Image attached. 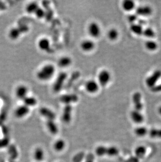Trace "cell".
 <instances>
[{"mask_svg": "<svg viewBox=\"0 0 161 162\" xmlns=\"http://www.w3.org/2000/svg\"><path fill=\"white\" fill-rule=\"evenodd\" d=\"M55 72V66L50 64H48L44 65L37 72V78L40 81H48L53 77Z\"/></svg>", "mask_w": 161, "mask_h": 162, "instance_id": "6da1fadb", "label": "cell"}, {"mask_svg": "<svg viewBox=\"0 0 161 162\" xmlns=\"http://www.w3.org/2000/svg\"><path fill=\"white\" fill-rule=\"evenodd\" d=\"M112 78L111 74L108 70L103 69L99 72L97 77V82L102 87H105L109 83Z\"/></svg>", "mask_w": 161, "mask_h": 162, "instance_id": "7a4b0ae2", "label": "cell"}, {"mask_svg": "<svg viewBox=\"0 0 161 162\" xmlns=\"http://www.w3.org/2000/svg\"><path fill=\"white\" fill-rule=\"evenodd\" d=\"M161 78V70H156L153 73L145 80L146 86L149 88H153L156 86V83Z\"/></svg>", "mask_w": 161, "mask_h": 162, "instance_id": "3957f363", "label": "cell"}, {"mask_svg": "<svg viewBox=\"0 0 161 162\" xmlns=\"http://www.w3.org/2000/svg\"><path fill=\"white\" fill-rule=\"evenodd\" d=\"M88 34L93 38H98L101 34V28L99 24L95 22L90 23L88 28Z\"/></svg>", "mask_w": 161, "mask_h": 162, "instance_id": "277c9868", "label": "cell"}, {"mask_svg": "<svg viewBox=\"0 0 161 162\" xmlns=\"http://www.w3.org/2000/svg\"><path fill=\"white\" fill-rule=\"evenodd\" d=\"M99 87L100 86L97 81L93 79H91L86 81V83L85 84V89L86 91L88 93L91 94H94L98 92V91L99 89Z\"/></svg>", "mask_w": 161, "mask_h": 162, "instance_id": "5b68a950", "label": "cell"}, {"mask_svg": "<svg viewBox=\"0 0 161 162\" xmlns=\"http://www.w3.org/2000/svg\"><path fill=\"white\" fill-rule=\"evenodd\" d=\"M28 89L25 85L18 86L15 90V96L19 99L23 100L28 96Z\"/></svg>", "mask_w": 161, "mask_h": 162, "instance_id": "8992f818", "label": "cell"}, {"mask_svg": "<svg viewBox=\"0 0 161 162\" xmlns=\"http://www.w3.org/2000/svg\"><path fill=\"white\" fill-rule=\"evenodd\" d=\"M66 75L65 73L62 72L59 75L58 77H57L56 81H55L53 86V89L55 91L58 92L61 90L63 85L64 84V81L66 80Z\"/></svg>", "mask_w": 161, "mask_h": 162, "instance_id": "52a82bcc", "label": "cell"}, {"mask_svg": "<svg viewBox=\"0 0 161 162\" xmlns=\"http://www.w3.org/2000/svg\"><path fill=\"white\" fill-rule=\"evenodd\" d=\"M72 108L71 105H66L62 113V120L65 123H69L71 120Z\"/></svg>", "mask_w": 161, "mask_h": 162, "instance_id": "ba28073f", "label": "cell"}, {"mask_svg": "<svg viewBox=\"0 0 161 162\" xmlns=\"http://www.w3.org/2000/svg\"><path fill=\"white\" fill-rule=\"evenodd\" d=\"M30 111L29 107L24 104L17 107L15 111V116L17 118H23L26 116Z\"/></svg>", "mask_w": 161, "mask_h": 162, "instance_id": "9c48e42d", "label": "cell"}, {"mask_svg": "<svg viewBox=\"0 0 161 162\" xmlns=\"http://www.w3.org/2000/svg\"><path fill=\"white\" fill-rule=\"evenodd\" d=\"M142 96L141 94L139 92H136L134 93L132 96V101L134 104V107L136 110L141 111L143 108V105L141 102Z\"/></svg>", "mask_w": 161, "mask_h": 162, "instance_id": "30bf717a", "label": "cell"}, {"mask_svg": "<svg viewBox=\"0 0 161 162\" xmlns=\"http://www.w3.org/2000/svg\"><path fill=\"white\" fill-rule=\"evenodd\" d=\"M136 14L139 16L146 17L151 15L152 13V8L149 6H141L136 9L135 10Z\"/></svg>", "mask_w": 161, "mask_h": 162, "instance_id": "8fae6325", "label": "cell"}, {"mask_svg": "<svg viewBox=\"0 0 161 162\" xmlns=\"http://www.w3.org/2000/svg\"><path fill=\"white\" fill-rule=\"evenodd\" d=\"M80 47L84 52H91L95 48V42L91 39H85L80 43Z\"/></svg>", "mask_w": 161, "mask_h": 162, "instance_id": "7c38bea8", "label": "cell"}, {"mask_svg": "<svg viewBox=\"0 0 161 162\" xmlns=\"http://www.w3.org/2000/svg\"><path fill=\"white\" fill-rule=\"evenodd\" d=\"M38 47L41 50L44 52H48L50 50L51 43L49 39L46 37L41 38L38 42Z\"/></svg>", "mask_w": 161, "mask_h": 162, "instance_id": "4fadbf2b", "label": "cell"}, {"mask_svg": "<svg viewBox=\"0 0 161 162\" xmlns=\"http://www.w3.org/2000/svg\"><path fill=\"white\" fill-rule=\"evenodd\" d=\"M40 113L42 116L49 120H53L55 118V114L52 111L47 108H42L40 110Z\"/></svg>", "mask_w": 161, "mask_h": 162, "instance_id": "5bb4252c", "label": "cell"}, {"mask_svg": "<svg viewBox=\"0 0 161 162\" xmlns=\"http://www.w3.org/2000/svg\"><path fill=\"white\" fill-rule=\"evenodd\" d=\"M72 63V60L70 57L66 56L61 57L58 61V66L60 68H66L69 67Z\"/></svg>", "mask_w": 161, "mask_h": 162, "instance_id": "9a60e30c", "label": "cell"}, {"mask_svg": "<svg viewBox=\"0 0 161 162\" xmlns=\"http://www.w3.org/2000/svg\"><path fill=\"white\" fill-rule=\"evenodd\" d=\"M130 117L135 123H141L144 120V117L142 114L140 112V111L136 110L132 111L130 113Z\"/></svg>", "mask_w": 161, "mask_h": 162, "instance_id": "2e32d148", "label": "cell"}, {"mask_svg": "<svg viewBox=\"0 0 161 162\" xmlns=\"http://www.w3.org/2000/svg\"><path fill=\"white\" fill-rule=\"evenodd\" d=\"M77 97L74 94H67L61 97V101L66 104V105H71V103L77 101Z\"/></svg>", "mask_w": 161, "mask_h": 162, "instance_id": "e0dca14e", "label": "cell"}, {"mask_svg": "<svg viewBox=\"0 0 161 162\" xmlns=\"http://www.w3.org/2000/svg\"><path fill=\"white\" fill-rule=\"evenodd\" d=\"M22 34L23 33H22V31L17 26V27L12 28L11 30H9V39H11L12 40L15 41L20 37V35H22Z\"/></svg>", "mask_w": 161, "mask_h": 162, "instance_id": "ac0fdd59", "label": "cell"}, {"mask_svg": "<svg viewBox=\"0 0 161 162\" xmlns=\"http://www.w3.org/2000/svg\"><path fill=\"white\" fill-rule=\"evenodd\" d=\"M122 8L125 11H132L135 8V2L132 0H124L122 3Z\"/></svg>", "mask_w": 161, "mask_h": 162, "instance_id": "d6986e66", "label": "cell"}, {"mask_svg": "<svg viewBox=\"0 0 161 162\" xmlns=\"http://www.w3.org/2000/svg\"><path fill=\"white\" fill-rule=\"evenodd\" d=\"M46 126H47L48 131H49V132L52 134H57L58 133V127L53 120L47 121V123H46Z\"/></svg>", "mask_w": 161, "mask_h": 162, "instance_id": "ffe728a7", "label": "cell"}, {"mask_svg": "<svg viewBox=\"0 0 161 162\" xmlns=\"http://www.w3.org/2000/svg\"><path fill=\"white\" fill-rule=\"evenodd\" d=\"M34 157L37 162H41L45 158V152L41 147H37L34 152Z\"/></svg>", "mask_w": 161, "mask_h": 162, "instance_id": "44dd1931", "label": "cell"}, {"mask_svg": "<svg viewBox=\"0 0 161 162\" xmlns=\"http://www.w3.org/2000/svg\"><path fill=\"white\" fill-rule=\"evenodd\" d=\"M23 102L24 105H26L27 107H33L36 105L37 103V100L36 98L33 96H27L25 99L22 100Z\"/></svg>", "mask_w": 161, "mask_h": 162, "instance_id": "7402d4cb", "label": "cell"}, {"mask_svg": "<svg viewBox=\"0 0 161 162\" xmlns=\"http://www.w3.org/2000/svg\"><path fill=\"white\" fill-rule=\"evenodd\" d=\"M130 30L131 31L137 35H141L143 34V28L142 26L138 23H134L131 24Z\"/></svg>", "mask_w": 161, "mask_h": 162, "instance_id": "603a6c76", "label": "cell"}, {"mask_svg": "<svg viewBox=\"0 0 161 162\" xmlns=\"http://www.w3.org/2000/svg\"><path fill=\"white\" fill-rule=\"evenodd\" d=\"M66 142L62 139H59L55 141L53 144V149L57 152L63 151L66 147Z\"/></svg>", "mask_w": 161, "mask_h": 162, "instance_id": "cb8c5ba5", "label": "cell"}, {"mask_svg": "<svg viewBox=\"0 0 161 162\" xmlns=\"http://www.w3.org/2000/svg\"><path fill=\"white\" fill-rule=\"evenodd\" d=\"M39 8V4L36 2H32L28 4L26 8V11L28 14H34L37 9Z\"/></svg>", "mask_w": 161, "mask_h": 162, "instance_id": "d4e9b609", "label": "cell"}, {"mask_svg": "<svg viewBox=\"0 0 161 162\" xmlns=\"http://www.w3.org/2000/svg\"><path fill=\"white\" fill-rule=\"evenodd\" d=\"M107 36L110 41H116L119 36V32L117 29L113 28L108 31Z\"/></svg>", "mask_w": 161, "mask_h": 162, "instance_id": "484cf974", "label": "cell"}, {"mask_svg": "<svg viewBox=\"0 0 161 162\" xmlns=\"http://www.w3.org/2000/svg\"><path fill=\"white\" fill-rule=\"evenodd\" d=\"M119 153V150L116 146H110L107 147L106 155L108 156L113 157L117 156Z\"/></svg>", "mask_w": 161, "mask_h": 162, "instance_id": "4316f807", "label": "cell"}, {"mask_svg": "<svg viewBox=\"0 0 161 162\" xmlns=\"http://www.w3.org/2000/svg\"><path fill=\"white\" fill-rule=\"evenodd\" d=\"M145 48L150 51H154L158 47V45L156 42L151 40L146 41L145 43Z\"/></svg>", "mask_w": 161, "mask_h": 162, "instance_id": "83f0119b", "label": "cell"}, {"mask_svg": "<svg viewBox=\"0 0 161 162\" xmlns=\"http://www.w3.org/2000/svg\"><path fill=\"white\" fill-rule=\"evenodd\" d=\"M107 147L105 146H98L95 149V153L98 156H104L106 155Z\"/></svg>", "mask_w": 161, "mask_h": 162, "instance_id": "f1b7e54d", "label": "cell"}, {"mask_svg": "<svg viewBox=\"0 0 161 162\" xmlns=\"http://www.w3.org/2000/svg\"><path fill=\"white\" fill-rule=\"evenodd\" d=\"M148 133L147 129L145 127H138L134 130V133L138 136H143Z\"/></svg>", "mask_w": 161, "mask_h": 162, "instance_id": "f546056e", "label": "cell"}, {"mask_svg": "<svg viewBox=\"0 0 161 162\" xmlns=\"http://www.w3.org/2000/svg\"><path fill=\"white\" fill-rule=\"evenodd\" d=\"M143 35L145 36V37H148V38H153L156 36V33L151 28H146L145 30H143Z\"/></svg>", "mask_w": 161, "mask_h": 162, "instance_id": "4dcf8cb0", "label": "cell"}, {"mask_svg": "<svg viewBox=\"0 0 161 162\" xmlns=\"http://www.w3.org/2000/svg\"><path fill=\"white\" fill-rule=\"evenodd\" d=\"M149 135L153 138H161V129H152L149 132Z\"/></svg>", "mask_w": 161, "mask_h": 162, "instance_id": "1f68e13d", "label": "cell"}, {"mask_svg": "<svg viewBox=\"0 0 161 162\" xmlns=\"http://www.w3.org/2000/svg\"><path fill=\"white\" fill-rule=\"evenodd\" d=\"M146 152V149L143 146H139L136 148L135 150V154L136 156L138 157H142Z\"/></svg>", "mask_w": 161, "mask_h": 162, "instance_id": "d6a6232c", "label": "cell"}, {"mask_svg": "<svg viewBox=\"0 0 161 162\" xmlns=\"http://www.w3.org/2000/svg\"><path fill=\"white\" fill-rule=\"evenodd\" d=\"M34 14L36 17L37 18H38V19H43L46 16V12H45L44 9H42V8H40V6H39V8L37 9L36 11L35 12Z\"/></svg>", "mask_w": 161, "mask_h": 162, "instance_id": "836d02e7", "label": "cell"}, {"mask_svg": "<svg viewBox=\"0 0 161 162\" xmlns=\"http://www.w3.org/2000/svg\"><path fill=\"white\" fill-rule=\"evenodd\" d=\"M128 22L131 24H134L138 20V15L137 14H130L128 15Z\"/></svg>", "mask_w": 161, "mask_h": 162, "instance_id": "e575fe53", "label": "cell"}, {"mask_svg": "<svg viewBox=\"0 0 161 162\" xmlns=\"http://www.w3.org/2000/svg\"><path fill=\"white\" fill-rule=\"evenodd\" d=\"M152 90L154 92H159V91H161V85H159L157 86H155L152 88Z\"/></svg>", "mask_w": 161, "mask_h": 162, "instance_id": "d590c367", "label": "cell"}, {"mask_svg": "<svg viewBox=\"0 0 161 162\" xmlns=\"http://www.w3.org/2000/svg\"><path fill=\"white\" fill-rule=\"evenodd\" d=\"M5 4L3 3V2L0 1V11L5 9Z\"/></svg>", "mask_w": 161, "mask_h": 162, "instance_id": "8d00e7d4", "label": "cell"}, {"mask_svg": "<svg viewBox=\"0 0 161 162\" xmlns=\"http://www.w3.org/2000/svg\"><path fill=\"white\" fill-rule=\"evenodd\" d=\"M139 23H138V24L141 25V26H142L143 25L146 24L145 20H139Z\"/></svg>", "mask_w": 161, "mask_h": 162, "instance_id": "74e56055", "label": "cell"}, {"mask_svg": "<svg viewBox=\"0 0 161 162\" xmlns=\"http://www.w3.org/2000/svg\"><path fill=\"white\" fill-rule=\"evenodd\" d=\"M85 162H94V159L93 158H87Z\"/></svg>", "mask_w": 161, "mask_h": 162, "instance_id": "f35d334b", "label": "cell"}, {"mask_svg": "<svg viewBox=\"0 0 161 162\" xmlns=\"http://www.w3.org/2000/svg\"><path fill=\"white\" fill-rule=\"evenodd\" d=\"M158 111H159V114H161V107H159V108Z\"/></svg>", "mask_w": 161, "mask_h": 162, "instance_id": "ab89813d", "label": "cell"}]
</instances>
